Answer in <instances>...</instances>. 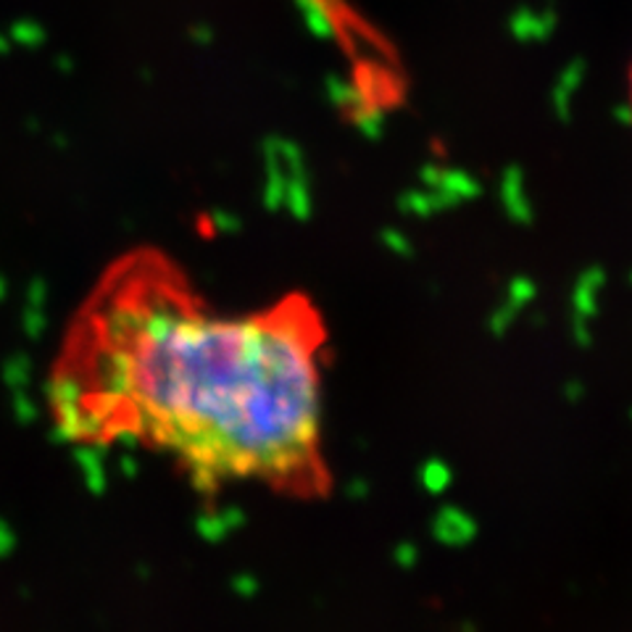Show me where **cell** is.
<instances>
[{"instance_id": "6da1fadb", "label": "cell", "mask_w": 632, "mask_h": 632, "mask_svg": "<svg viewBox=\"0 0 632 632\" xmlns=\"http://www.w3.org/2000/svg\"><path fill=\"white\" fill-rule=\"evenodd\" d=\"M327 325L306 293L222 314L167 250L105 269L69 329L53 404L71 438L169 456L198 490L332 493L325 453Z\"/></svg>"}, {"instance_id": "7a4b0ae2", "label": "cell", "mask_w": 632, "mask_h": 632, "mask_svg": "<svg viewBox=\"0 0 632 632\" xmlns=\"http://www.w3.org/2000/svg\"><path fill=\"white\" fill-rule=\"evenodd\" d=\"M624 92H628V111L632 119V61L628 64V75H624Z\"/></svg>"}]
</instances>
